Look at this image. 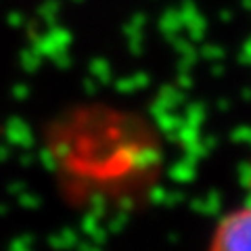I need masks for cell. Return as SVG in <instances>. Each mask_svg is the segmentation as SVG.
<instances>
[{
  "instance_id": "cell-1",
  "label": "cell",
  "mask_w": 251,
  "mask_h": 251,
  "mask_svg": "<svg viewBox=\"0 0 251 251\" xmlns=\"http://www.w3.org/2000/svg\"><path fill=\"white\" fill-rule=\"evenodd\" d=\"M209 251H251V205L230 211L218 224Z\"/></svg>"
}]
</instances>
